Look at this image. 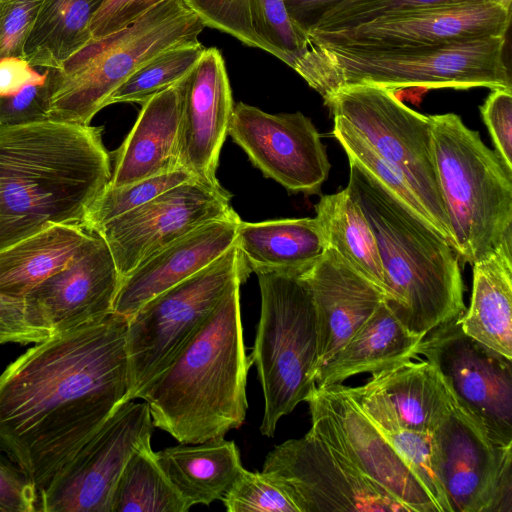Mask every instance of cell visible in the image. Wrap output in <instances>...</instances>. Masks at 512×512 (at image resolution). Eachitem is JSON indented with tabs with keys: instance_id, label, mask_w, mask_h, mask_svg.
Returning a JSON list of instances; mask_svg holds the SVG:
<instances>
[{
	"instance_id": "6da1fadb",
	"label": "cell",
	"mask_w": 512,
	"mask_h": 512,
	"mask_svg": "<svg viewBox=\"0 0 512 512\" xmlns=\"http://www.w3.org/2000/svg\"><path fill=\"white\" fill-rule=\"evenodd\" d=\"M127 321L112 312L52 335L0 374V448L37 493L126 401Z\"/></svg>"
},
{
	"instance_id": "ac0fdd59",
	"label": "cell",
	"mask_w": 512,
	"mask_h": 512,
	"mask_svg": "<svg viewBox=\"0 0 512 512\" xmlns=\"http://www.w3.org/2000/svg\"><path fill=\"white\" fill-rule=\"evenodd\" d=\"M510 20L511 10L488 0H470L378 19L347 31L307 37L308 45L386 50L506 36Z\"/></svg>"
},
{
	"instance_id": "ba28073f",
	"label": "cell",
	"mask_w": 512,
	"mask_h": 512,
	"mask_svg": "<svg viewBox=\"0 0 512 512\" xmlns=\"http://www.w3.org/2000/svg\"><path fill=\"white\" fill-rule=\"evenodd\" d=\"M305 272H256L261 312L250 356L264 395L260 432L268 437L316 387L317 330Z\"/></svg>"
},
{
	"instance_id": "1f68e13d",
	"label": "cell",
	"mask_w": 512,
	"mask_h": 512,
	"mask_svg": "<svg viewBox=\"0 0 512 512\" xmlns=\"http://www.w3.org/2000/svg\"><path fill=\"white\" fill-rule=\"evenodd\" d=\"M102 0H44L24 46L33 67L59 68L91 41L90 23Z\"/></svg>"
},
{
	"instance_id": "d6a6232c",
	"label": "cell",
	"mask_w": 512,
	"mask_h": 512,
	"mask_svg": "<svg viewBox=\"0 0 512 512\" xmlns=\"http://www.w3.org/2000/svg\"><path fill=\"white\" fill-rule=\"evenodd\" d=\"M343 391L378 426L436 503L439 512H453L440 480L431 433L402 427L382 394L368 382Z\"/></svg>"
},
{
	"instance_id": "e575fe53",
	"label": "cell",
	"mask_w": 512,
	"mask_h": 512,
	"mask_svg": "<svg viewBox=\"0 0 512 512\" xmlns=\"http://www.w3.org/2000/svg\"><path fill=\"white\" fill-rule=\"evenodd\" d=\"M199 42H190L165 50L138 68L108 100L116 103L142 104L155 94L182 81L205 51Z\"/></svg>"
},
{
	"instance_id": "e0dca14e",
	"label": "cell",
	"mask_w": 512,
	"mask_h": 512,
	"mask_svg": "<svg viewBox=\"0 0 512 512\" xmlns=\"http://www.w3.org/2000/svg\"><path fill=\"white\" fill-rule=\"evenodd\" d=\"M228 135L266 178L290 193H320L330 163L318 130L303 113L270 114L238 102Z\"/></svg>"
},
{
	"instance_id": "30bf717a",
	"label": "cell",
	"mask_w": 512,
	"mask_h": 512,
	"mask_svg": "<svg viewBox=\"0 0 512 512\" xmlns=\"http://www.w3.org/2000/svg\"><path fill=\"white\" fill-rule=\"evenodd\" d=\"M325 105L404 174L436 231L454 248L437 174L430 116L405 105L394 91L371 84L341 87Z\"/></svg>"
},
{
	"instance_id": "3957f363",
	"label": "cell",
	"mask_w": 512,
	"mask_h": 512,
	"mask_svg": "<svg viewBox=\"0 0 512 512\" xmlns=\"http://www.w3.org/2000/svg\"><path fill=\"white\" fill-rule=\"evenodd\" d=\"M240 285L234 284L171 361L137 393L153 426L179 443L224 438L246 417V353L240 310Z\"/></svg>"
},
{
	"instance_id": "74e56055",
	"label": "cell",
	"mask_w": 512,
	"mask_h": 512,
	"mask_svg": "<svg viewBox=\"0 0 512 512\" xmlns=\"http://www.w3.org/2000/svg\"><path fill=\"white\" fill-rule=\"evenodd\" d=\"M222 501L228 512H300L288 488L276 475L245 468Z\"/></svg>"
},
{
	"instance_id": "f35d334b",
	"label": "cell",
	"mask_w": 512,
	"mask_h": 512,
	"mask_svg": "<svg viewBox=\"0 0 512 512\" xmlns=\"http://www.w3.org/2000/svg\"><path fill=\"white\" fill-rule=\"evenodd\" d=\"M466 1L470 0H345L308 35L347 31L378 19Z\"/></svg>"
},
{
	"instance_id": "5bb4252c",
	"label": "cell",
	"mask_w": 512,
	"mask_h": 512,
	"mask_svg": "<svg viewBox=\"0 0 512 512\" xmlns=\"http://www.w3.org/2000/svg\"><path fill=\"white\" fill-rule=\"evenodd\" d=\"M431 436L453 512L512 511V445L494 442L455 397Z\"/></svg>"
},
{
	"instance_id": "b9f144b4",
	"label": "cell",
	"mask_w": 512,
	"mask_h": 512,
	"mask_svg": "<svg viewBox=\"0 0 512 512\" xmlns=\"http://www.w3.org/2000/svg\"><path fill=\"white\" fill-rule=\"evenodd\" d=\"M37 499L34 484L0 448V512L37 511Z\"/></svg>"
},
{
	"instance_id": "d4e9b609",
	"label": "cell",
	"mask_w": 512,
	"mask_h": 512,
	"mask_svg": "<svg viewBox=\"0 0 512 512\" xmlns=\"http://www.w3.org/2000/svg\"><path fill=\"white\" fill-rule=\"evenodd\" d=\"M235 246L248 274L258 271L305 272L327 249L316 217L240 221Z\"/></svg>"
},
{
	"instance_id": "277c9868",
	"label": "cell",
	"mask_w": 512,
	"mask_h": 512,
	"mask_svg": "<svg viewBox=\"0 0 512 512\" xmlns=\"http://www.w3.org/2000/svg\"><path fill=\"white\" fill-rule=\"evenodd\" d=\"M349 164L346 188L376 239L387 283L384 303L410 334L424 337L466 309L459 256L362 167Z\"/></svg>"
},
{
	"instance_id": "8992f818",
	"label": "cell",
	"mask_w": 512,
	"mask_h": 512,
	"mask_svg": "<svg viewBox=\"0 0 512 512\" xmlns=\"http://www.w3.org/2000/svg\"><path fill=\"white\" fill-rule=\"evenodd\" d=\"M204 28L185 0H164L128 26L92 38L59 68L45 70L48 119L90 125L138 68L169 48L198 41Z\"/></svg>"
},
{
	"instance_id": "f6af8a7d",
	"label": "cell",
	"mask_w": 512,
	"mask_h": 512,
	"mask_svg": "<svg viewBox=\"0 0 512 512\" xmlns=\"http://www.w3.org/2000/svg\"><path fill=\"white\" fill-rule=\"evenodd\" d=\"M163 1L102 0L90 23L92 37H102L128 26Z\"/></svg>"
},
{
	"instance_id": "60d3db41",
	"label": "cell",
	"mask_w": 512,
	"mask_h": 512,
	"mask_svg": "<svg viewBox=\"0 0 512 512\" xmlns=\"http://www.w3.org/2000/svg\"><path fill=\"white\" fill-rule=\"evenodd\" d=\"M480 111L495 150L512 170V88L492 89Z\"/></svg>"
},
{
	"instance_id": "83f0119b",
	"label": "cell",
	"mask_w": 512,
	"mask_h": 512,
	"mask_svg": "<svg viewBox=\"0 0 512 512\" xmlns=\"http://www.w3.org/2000/svg\"><path fill=\"white\" fill-rule=\"evenodd\" d=\"M155 457L190 508L222 500L244 468L237 445L224 438L180 443L155 452Z\"/></svg>"
},
{
	"instance_id": "f1b7e54d",
	"label": "cell",
	"mask_w": 512,
	"mask_h": 512,
	"mask_svg": "<svg viewBox=\"0 0 512 512\" xmlns=\"http://www.w3.org/2000/svg\"><path fill=\"white\" fill-rule=\"evenodd\" d=\"M367 382L382 394L402 427L418 432L431 433L454 400L440 373L426 360H404L372 373Z\"/></svg>"
},
{
	"instance_id": "836d02e7",
	"label": "cell",
	"mask_w": 512,
	"mask_h": 512,
	"mask_svg": "<svg viewBox=\"0 0 512 512\" xmlns=\"http://www.w3.org/2000/svg\"><path fill=\"white\" fill-rule=\"evenodd\" d=\"M189 509L159 466L151 441L142 444L118 479L111 512H186Z\"/></svg>"
},
{
	"instance_id": "8d00e7d4",
	"label": "cell",
	"mask_w": 512,
	"mask_h": 512,
	"mask_svg": "<svg viewBox=\"0 0 512 512\" xmlns=\"http://www.w3.org/2000/svg\"><path fill=\"white\" fill-rule=\"evenodd\" d=\"M192 179L196 178L190 172L178 168L125 186L111 187L107 185L90 205L80 224L92 233L96 227L141 206L164 191Z\"/></svg>"
},
{
	"instance_id": "4fadbf2b",
	"label": "cell",
	"mask_w": 512,
	"mask_h": 512,
	"mask_svg": "<svg viewBox=\"0 0 512 512\" xmlns=\"http://www.w3.org/2000/svg\"><path fill=\"white\" fill-rule=\"evenodd\" d=\"M459 316L429 331L416 347V358L423 356L437 369L494 442L512 445V359L467 335Z\"/></svg>"
},
{
	"instance_id": "d6986e66",
	"label": "cell",
	"mask_w": 512,
	"mask_h": 512,
	"mask_svg": "<svg viewBox=\"0 0 512 512\" xmlns=\"http://www.w3.org/2000/svg\"><path fill=\"white\" fill-rule=\"evenodd\" d=\"M120 282L109 248L94 234L63 269L24 300L33 324L55 335L112 313Z\"/></svg>"
},
{
	"instance_id": "7c38bea8",
	"label": "cell",
	"mask_w": 512,
	"mask_h": 512,
	"mask_svg": "<svg viewBox=\"0 0 512 512\" xmlns=\"http://www.w3.org/2000/svg\"><path fill=\"white\" fill-rule=\"evenodd\" d=\"M306 402L310 429L340 461L391 494L410 512H439L391 442L341 384L315 387Z\"/></svg>"
},
{
	"instance_id": "9c48e42d",
	"label": "cell",
	"mask_w": 512,
	"mask_h": 512,
	"mask_svg": "<svg viewBox=\"0 0 512 512\" xmlns=\"http://www.w3.org/2000/svg\"><path fill=\"white\" fill-rule=\"evenodd\" d=\"M249 274L232 245L189 278L153 297L128 318V394L138 391L176 355L224 295Z\"/></svg>"
},
{
	"instance_id": "4dcf8cb0",
	"label": "cell",
	"mask_w": 512,
	"mask_h": 512,
	"mask_svg": "<svg viewBox=\"0 0 512 512\" xmlns=\"http://www.w3.org/2000/svg\"><path fill=\"white\" fill-rule=\"evenodd\" d=\"M315 211L327 248L374 284L385 299L387 283L373 230L347 188L323 195Z\"/></svg>"
},
{
	"instance_id": "ffe728a7",
	"label": "cell",
	"mask_w": 512,
	"mask_h": 512,
	"mask_svg": "<svg viewBox=\"0 0 512 512\" xmlns=\"http://www.w3.org/2000/svg\"><path fill=\"white\" fill-rule=\"evenodd\" d=\"M234 109L224 59L206 48L183 80L179 166L196 179L219 186L216 171Z\"/></svg>"
},
{
	"instance_id": "f546056e",
	"label": "cell",
	"mask_w": 512,
	"mask_h": 512,
	"mask_svg": "<svg viewBox=\"0 0 512 512\" xmlns=\"http://www.w3.org/2000/svg\"><path fill=\"white\" fill-rule=\"evenodd\" d=\"M80 223L52 225L0 251V294L24 298L93 237Z\"/></svg>"
},
{
	"instance_id": "cb8c5ba5",
	"label": "cell",
	"mask_w": 512,
	"mask_h": 512,
	"mask_svg": "<svg viewBox=\"0 0 512 512\" xmlns=\"http://www.w3.org/2000/svg\"><path fill=\"white\" fill-rule=\"evenodd\" d=\"M205 27L264 50L291 68L308 50L307 34L291 20L284 0H185Z\"/></svg>"
},
{
	"instance_id": "ab89813d",
	"label": "cell",
	"mask_w": 512,
	"mask_h": 512,
	"mask_svg": "<svg viewBox=\"0 0 512 512\" xmlns=\"http://www.w3.org/2000/svg\"><path fill=\"white\" fill-rule=\"evenodd\" d=\"M44 0H0V58L23 57Z\"/></svg>"
},
{
	"instance_id": "44dd1931",
	"label": "cell",
	"mask_w": 512,
	"mask_h": 512,
	"mask_svg": "<svg viewBox=\"0 0 512 512\" xmlns=\"http://www.w3.org/2000/svg\"><path fill=\"white\" fill-rule=\"evenodd\" d=\"M304 276L315 312L318 370L373 315L384 295L332 248Z\"/></svg>"
},
{
	"instance_id": "7402d4cb",
	"label": "cell",
	"mask_w": 512,
	"mask_h": 512,
	"mask_svg": "<svg viewBox=\"0 0 512 512\" xmlns=\"http://www.w3.org/2000/svg\"><path fill=\"white\" fill-rule=\"evenodd\" d=\"M237 215L210 221L157 251L121 279L113 312L129 318L143 304L208 266L235 243Z\"/></svg>"
},
{
	"instance_id": "4316f807",
	"label": "cell",
	"mask_w": 512,
	"mask_h": 512,
	"mask_svg": "<svg viewBox=\"0 0 512 512\" xmlns=\"http://www.w3.org/2000/svg\"><path fill=\"white\" fill-rule=\"evenodd\" d=\"M473 267L468 309L459 316L462 330L512 359V243L497 248Z\"/></svg>"
},
{
	"instance_id": "c3c4849f",
	"label": "cell",
	"mask_w": 512,
	"mask_h": 512,
	"mask_svg": "<svg viewBox=\"0 0 512 512\" xmlns=\"http://www.w3.org/2000/svg\"><path fill=\"white\" fill-rule=\"evenodd\" d=\"M489 1L506 9V10H511L512 0H489Z\"/></svg>"
},
{
	"instance_id": "52a82bcc",
	"label": "cell",
	"mask_w": 512,
	"mask_h": 512,
	"mask_svg": "<svg viewBox=\"0 0 512 512\" xmlns=\"http://www.w3.org/2000/svg\"><path fill=\"white\" fill-rule=\"evenodd\" d=\"M442 197L463 263L512 243V170L454 113L430 116Z\"/></svg>"
},
{
	"instance_id": "2e32d148",
	"label": "cell",
	"mask_w": 512,
	"mask_h": 512,
	"mask_svg": "<svg viewBox=\"0 0 512 512\" xmlns=\"http://www.w3.org/2000/svg\"><path fill=\"white\" fill-rule=\"evenodd\" d=\"M262 471L276 475L286 485L300 512H410L340 461L311 429L270 451Z\"/></svg>"
},
{
	"instance_id": "603a6c76",
	"label": "cell",
	"mask_w": 512,
	"mask_h": 512,
	"mask_svg": "<svg viewBox=\"0 0 512 512\" xmlns=\"http://www.w3.org/2000/svg\"><path fill=\"white\" fill-rule=\"evenodd\" d=\"M183 80L141 104L134 126L111 153L112 176L108 186H125L181 168Z\"/></svg>"
},
{
	"instance_id": "7dc6e473",
	"label": "cell",
	"mask_w": 512,
	"mask_h": 512,
	"mask_svg": "<svg viewBox=\"0 0 512 512\" xmlns=\"http://www.w3.org/2000/svg\"><path fill=\"white\" fill-rule=\"evenodd\" d=\"M345 0H284L293 23L307 35L335 7Z\"/></svg>"
},
{
	"instance_id": "9a60e30c",
	"label": "cell",
	"mask_w": 512,
	"mask_h": 512,
	"mask_svg": "<svg viewBox=\"0 0 512 512\" xmlns=\"http://www.w3.org/2000/svg\"><path fill=\"white\" fill-rule=\"evenodd\" d=\"M221 185L198 179L178 184L96 227L122 278L148 257L192 230L237 215Z\"/></svg>"
},
{
	"instance_id": "8fae6325",
	"label": "cell",
	"mask_w": 512,
	"mask_h": 512,
	"mask_svg": "<svg viewBox=\"0 0 512 512\" xmlns=\"http://www.w3.org/2000/svg\"><path fill=\"white\" fill-rule=\"evenodd\" d=\"M152 428L145 401L120 403L38 492L37 511L111 512L118 479L134 451L151 441Z\"/></svg>"
},
{
	"instance_id": "7a4b0ae2",
	"label": "cell",
	"mask_w": 512,
	"mask_h": 512,
	"mask_svg": "<svg viewBox=\"0 0 512 512\" xmlns=\"http://www.w3.org/2000/svg\"><path fill=\"white\" fill-rule=\"evenodd\" d=\"M102 132L53 119L0 126V251L81 222L112 176Z\"/></svg>"
},
{
	"instance_id": "5b68a950",
	"label": "cell",
	"mask_w": 512,
	"mask_h": 512,
	"mask_svg": "<svg viewBox=\"0 0 512 512\" xmlns=\"http://www.w3.org/2000/svg\"><path fill=\"white\" fill-rule=\"evenodd\" d=\"M506 36L386 50L309 45L294 69L326 104L344 86L371 84L394 91L474 87L512 88Z\"/></svg>"
},
{
	"instance_id": "484cf974",
	"label": "cell",
	"mask_w": 512,
	"mask_h": 512,
	"mask_svg": "<svg viewBox=\"0 0 512 512\" xmlns=\"http://www.w3.org/2000/svg\"><path fill=\"white\" fill-rule=\"evenodd\" d=\"M423 337L410 334L383 302L315 375L318 388L339 385L361 373H375L408 359Z\"/></svg>"
},
{
	"instance_id": "7bdbcfd3",
	"label": "cell",
	"mask_w": 512,
	"mask_h": 512,
	"mask_svg": "<svg viewBox=\"0 0 512 512\" xmlns=\"http://www.w3.org/2000/svg\"><path fill=\"white\" fill-rule=\"evenodd\" d=\"M52 334L31 321L24 298L0 294V344L39 343Z\"/></svg>"
},
{
	"instance_id": "bcb514c9",
	"label": "cell",
	"mask_w": 512,
	"mask_h": 512,
	"mask_svg": "<svg viewBox=\"0 0 512 512\" xmlns=\"http://www.w3.org/2000/svg\"><path fill=\"white\" fill-rule=\"evenodd\" d=\"M46 71L38 72L23 57L0 58V97L14 95L33 84L45 83Z\"/></svg>"
},
{
	"instance_id": "ee69618b",
	"label": "cell",
	"mask_w": 512,
	"mask_h": 512,
	"mask_svg": "<svg viewBox=\"0 0 512 512\" xmlns=\"http://www.w3.org/2000/svg\"><path fill=\"white\" fill-rule=\"evenodd\" d=\"M48 110L47 83L29 85L14 95L0 97V126L48 119Z\"/></svg>"
},
{
	"instance_id": "d590c367",
	"label": "cell",
	"mask_w": 512,
	"mask_h": 512,
	"mask_svg": "<svg viewBox=\"0 0 512 512\" xmlns=\"http://www.w3.org/2000/svg\"><path fill=\"white\" fill-rule=\"evenodd\" d=\"M333 120V136L343 147L348 159L362 167L409 210L435 229L426 208L404 174L383 159L347 120L341 116H333Z\"/></svg>"
}]
</instances>
